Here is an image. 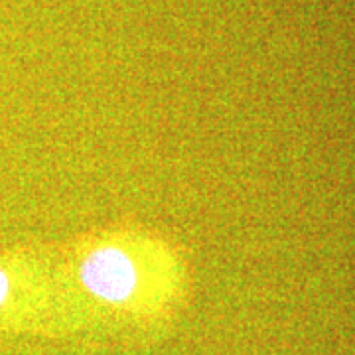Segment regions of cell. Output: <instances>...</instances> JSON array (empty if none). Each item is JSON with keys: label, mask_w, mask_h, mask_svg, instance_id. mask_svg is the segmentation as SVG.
Wrapping results in <instances>:
<instances>
[{"label": "cell", "mask_w": 355, "mask_h": 355, "mask_svg": "<svg viewBox=\"0 0 355 355\" xmlns=\"http://www.w3.org/2000/svg\"><path fill=\"white\" fill-rule=\"evenodd\" d=\"M79 280L95 298L109 304H125L139 288V268L123 249L103 245L81 261Z\"/></svg>", "instance_id": "obj_1"}, {"label": "cell", "mask_w": 355, "mask_h": 355, "mask_svg": "<svg viewBox=\"0 0 355 355\" xmlns=\"http://www.w3.org/2000/svg\"><path fill=\"white\" fill-rule=\"evenodd\" d=\"M8 288H10L8 277L0 270V304L4 302V298H6V294H8Z\"/></svg>", "instance_id": "obj_2"}]
</instances>
